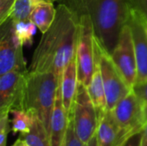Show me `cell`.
<instances>
[{
  "label": "cell",
  "mask_w": 147,
  "mask_h": 146,
  "mask_svg": "<svg viewBox=\"0 0 147 146\" xmlns=\"http://www.w3.org/2000/svg\"><path fill=\"white\" fill-rule=\"evenodd\" d=\"M127 24L132 31L136 53L137 83L147 80V12L142 9H134Z\"/></svg>",
  "instance_id": "cell-11"
},
{
  "label": "cell",
  "mask_w": 147,
  "mask_h": 146,
  "mask_svg": "<svg viewBox=\"0 0 147 146\" xmlns=\"http://www.w3.org/2000/svg\"><path fill=\"white\" fill-rule=\"evenodd\" d=\"M98 59H99V57H98ZM87 90H88L90 99L97 111L98 117H100L108 109H107L106 94H105V89H104L103 82H102V78L100 65H99V59H98V63L96 67L95 72L93 74L92 80H91L90 83L89 84V86L87 87Z\"/></svg>",
  "instance_id": "cell-16"
},
{
  "label": "cell",
  "mask_w": 147,
  "mask_h": 146,
  "mask_svg": "<svg viewBox=\"0 0 147 146\" xmlns=\"http://www.w3.org/2000/svg\"><path fill=\"white\" fill-rule=\"evenodd\" d=\"M64 146H86V145L84 144L76 134L71 117H69V125L66 132Z\"/></svg>",
  "instance_id": "cell-23"
},
{
  "label": "cell",
  "mask_w": 147,
  "mask_h": 146,
  "mask_svg": "<svg viewBox=\"0 0 147 146\" xmlns=\"http://www.w3.org/2000/svg\"><path fill=\"white\" fill-rule=\"evenodd\" d=\"M15 2L16 0H0V25L9 18Z\"/></svg>",
  "instance_id": "cell-24"
},
{
  "label": "cell",
  "mask_w": 147,
  "mask_h": 146,
  "mask_svg": "<svg viewBox=\"0 0 147 146\" xmlns=\"http://www.w3.org/2000/svg\"><path fill=\"white\" fill-rule=\"evenodd\" d=\"M57 9L52 2H42L34 5L30 21L35 24L37 28L42 33H46L54 22Z\"/></svg>",
  "instance_id": "cell-15"
},
{
  "label": "cell",
  "mask_w": 147,
  "mask_h": 146,
  "mask_svg": "<svg viewBox=\"0 0 147 146\" xmlns=\"http://www.w3.org/2000/svg\"><path fill=\"white\" fill-rule=\"evenodd\" d=\"M12 21V20H11ZM13 22V21H12ZM15 33L22 46H31L33 36L36 32L37 27L31 21L29 22H13Z\"/></svg>",
  "instance_id": "cell-19"
},
{
  "label": "cell",
  "mask_w": 147,
  "mask_h": 146,
  "mask_svg": "<svg viewBox=\"0 0 147 146\" xmlns=\"http://www.w3.org/2000/svg\"><path fill=\"white\" fill-rule=\"evenodd\" d=\"M10 114L13 115L11 122V131L14 133L21 135L28 134L32 128L34 114L29 111L23 109H12Z\"/></svg>",
  "instance_id": "cell-18"
},
{
  "label": "cell",
  "mask_w": 147,
  "mask_h": 146,
  "mask_svg": "<svg viewBox=\"0 0 147 146\" xmlns=\"http://www.w3.org/2000/svg\"><path fill=\"white\" fill-rule=\"evenodd\" d=\"M138 96L144 116L145 123H147V80L137 83L132 89ZM146 126V125H145Z\"/></svg>",
  "instance_id": "cell-21"
},
{
  "label": "cell",
  "mask_w": 147,
  "mask_h": 146,
  "mask_svg": "<svg viewBox=\"0 0 147 146\" xmlns=\"http://www.w3.org/2000/svg\"><path fill=\"white\" fill-rule=\"evenodd\" d=\"M78 77L76 57L65 66L59 80V87L65 109L70 117L72 112L78 88Z\"/></svg>",
  "instance_id": "cell-14"
},
{
  "label": "cell",
  "mask_w": 147,
  "mask_h": 146,
  "mask_svg": "<svg viewBox=\"0 0 147 146\" xmlns=\"http://www.w3.org/2000/svg\"><path fill=\"white\" fill-rule=\"evenodd\" d=\"M29 146H51L49 134L43 123L34 114L31 131L25 135H21Z\"/></svg>",
  "instance_id": "cell-17"
},
{
  "label": "cell",
  "mask_w": 147,
  "mask_h": 146,
  "mask_svg": "<svg viewBox=\"0 0 147 146\" xmlns=\"http://www.w3.org/2000/svg\"><path fill=\"white\" fill-rule=\"evenodd\" d=\"M78 34V17L65 4L59 3L53 23L34 52L28 72H53L60 79L65 66L76 57Z\"/></svg>",
  "instance_id": "cell-1"
},
{
  "label": "cell",
  "mask_w": 147,
  "mask_h": 146,
  "mask_svg": "<svg viewBox=\"0 0 147 146\" xmlns=\"http://www.w3.org/2000/svg\"><path fill=\"white\" fill-rule=\"evenodd\" d=\"M30 1H31V3H32V4L34 6V5H35L37 3H42V2H52V3H53L56 0H30Z\"/></svg>",
  "instance_id": "cell-29"
},
{
  "label": "cell",
  "mask_w": 147,
  "mask_h": 146,
  "mask_svg": "<svg viewBox=\"0 0 147 146\" xmlns=\"http://www.w3.org/2000/svg\"><path fill=\"white\" fill-rule=\"evenodd\" d=\"M141 146H147V123L141 131Z\"/></svg>",
  "instance_id": "cell-26"
},
{
  "label": "cell",
  "mask_w": 147,
  "mask_h": 146,
  "mask_svg": "<svg viewBox=\"0 0 147 146\" xmlns=\"http://www.w3.org/2000/svg\"><path fill=\"white\" fill-rule=\"evenodd\" d=\"M68 125L69 116L65 109L60 87H59L50 120L49 139L51 146H64Z\"/></svg>",
  "instance_id": "cell-12"
},
{
  "label": "cell",
  "mask_w": 147,
  "mask_h": 146,
  "mask_svg": "<svg viewBox=\"0 0 147 146\" xmlns=\"http://www.w3.org/2000/svg\"><path fill=\"white\" fill-rule=\"evenodd\" d=\"M59 80L53 72H28L26 78L23 110L35 114L43 123L48 134Z\"/></svg>",
  "instance_id": "cell-3"
},
{
  "label": "cell",
  "mask_w": 147,
  "mask_h": 146,
  "mask_svg": "<svg viewBox=\"0 0 147 146\" xmlns=\"http://www.w3.org/2000/svg\"><path fill=\"white\" fill-rule=\"evenodd\" d=\"M33 7L30 0H16L9 19L13 22H29Z\"/></svg>",
  "instance_id": "cell-20"
},
{
  "label": "cell",
  "mask_w": 147,
  "mask_h": 146,
  "mask_svg": "<svg viewBox=\"0 0 147 146\" xmlns=\"http://www.w3.org/2000/svg\"><path fill=\"white\" fill-rule=\"evenodd\" d=\"M86 146H98L97 139H96V135H95L94 137H92L90 139V140L88 142V144L86 145Z\"/></svg>",
  "instance_id": "cell-28"
},
{
  "label": "cell",
  "mask_w": 147,
  "mask_h": 146,
  "mask_svg": "<svg viewBox=\"0 0 147 146\" xmlns=\"http://www.w3.org/2000/svg\"><path fill=\"white\" fill-rule=\"evenodd\" d=\"M28 71L14 70L0 76V112L23 109Z\"/></svg>",
  "instance_id": "cell-10"
},
{
  "label": "cell",
  "mask_w": 147,
  "mask_h": 146,
  "mask_svg": "<svg viewBox=\"0 0 147 146\" xmlns=\"http://www.w3.org/2000/svg\"><path fill=\"white\" fill-rule=\"evenodd\" d=\"M74 130L79 139L85 145L96 133L99 117L88 93L87 87L78 84L77 96L71 116Z\"/></svg>",
  "instance_id": "cell-5"
},
{
  "label": "cell",
  "mask_w": 147,
  "mask_h": 146,
  "mask_svg": "<svg viewBox=\"0 0 147 146\" xmlns=\"http://www.w3.org/2000/svg\"><path fill=\"white\" fill-rule=\"evenodd\" d=\"M111 58L127 84L133 89L137 82L138 69L132 31L128 24L123 27Z\"/></svg>",
  "instance_id": "cell-9"
},
{
  "label": "cell",
  "mask_w": 147,
  "mask_h": 146,
  "mask_svg": "<svg viewBox=\"0 0 147 146\" xmlns=\"http://www.w3.org/2000/svg\"><path fill=\"white\" fill-rule=\"evenodd\" d=\"M79 34L76 60L78 83L88 87L98 63V42L91 20L87 15L79 18Z\"/></svg>",
  "instance_id": "cell-4"
},
{
  "label": "cell",
  "mask_w": 147,
  "mask_h": 146,
  "mask_svg": "<svg viewBox=\"0 0 147 146\" xmlns=\"http://www.w3.org/2000/svg\"><path fill=\"white\" fill-rule=\"evenodd\" d=\"M111 111L126 141L141 133L146 125L140 100L133 89Z\"/></svg>",
  "instance_id": "cell-7"
},
{
  "label": "cell",
  "mask_w": 147,
  "mask_h": 146,
  "mask_svg": "<svg viewBox=\"0 0 147 146\" xmlns=\"http://www.w3.org/2000/svg\"><path fill=\"white\" fill-rule=\"evenodd\" d=\"M123 146H141V133L130 138Z\"/></svg>",
  "instance_id": "cell-25"
},
{
  "label": "cell",
  "mask_w": 147,
  "mask_h": 146,
  "mask_svg": "<svg viewBox=\"0 0 147 146\" xmlns=\"http://www.w3.org/2000/svg\"><path fill=\"white\" fill-rule=\"evenodd\" d=\"M96 135L98 146H123L127 142L122 137L110 110H106L99 117Z\"/></svg>",
  "instance_id": "cell-13"
},
{
  "label": "cell",
  "mask_w": 147,
  "mask_h": 146,
  "mask_svg": "<svg viewBox=\"0 0 147 146\" xmlns=\"http://www.w3.org/2000/svg\"><path fill=\"white\" fill-rule=\"evenodd\" d=\"M11 146H29V145L27 143V141L23 138L20 136Z\"/></svg>",
  "instance_id": "cell-27"
},
{
  "label": "cell",
  "mask_w": 147,
  "mask_h": 146,
  "mask_svg": "<svg viewBox=\"0 0 147 146\" xmlns=\"http://www.w3.org/2000/svg\"><path fill=\"white\" fill-rule=\"evenodd\" d=\"M10 112H0V146H6L9 133L11 131L9 114Z\"/></svg>",
  "instance_id": "cell-22"
},
{
  "label": "cell",
  "mask_w": 147,
  "mask_h": 146,
  "mask_svg": "<svg viewBox=\"0 0 147 146\" xmlns=\"http://www.w3.org/2000/svg\"><path fill=\"white\" fill-rule=\"evenodd\" d=\"M79 18L87 15L92 22L95 36L101 47L110 55L123 27L134 9L147 12V0H56Z\"/></svg>",
  "instance_id": "cell-2"
},
{
  "label": "cell",
  "mask_w": 147,
  "mask_h": 146,
  "mask_svg": "<svg viewBox=\"0 0 147 146\" xmlns=\"http://www.w3.org/2000/svg\"><path fill=\"white\" fill-rule=\"evenodd\" d=\"M98 50L99 65L107 99V109L111 111L121 100L129 94L132 89L115 65L111 55L101 47L99 43Z\"/></svg>",
  "instance_id": "cell-6"
},
{
  "label": "cell",
  "mask_w": 147,
  "mask_h": 146,
  "mask_svg": "<svg viewBox=\"0 0 147 146\" xmlns=\"http://www.w3.org/2000/svg\"><path fill=\"white\" fill-rule=\"evenodd\" d=\"M0 76L14 70L28 71L22 47L14 29L13 22L8 19L1 25Z\"/></svg>",
  "instance_id": "cell-8"
}]
</instances>
